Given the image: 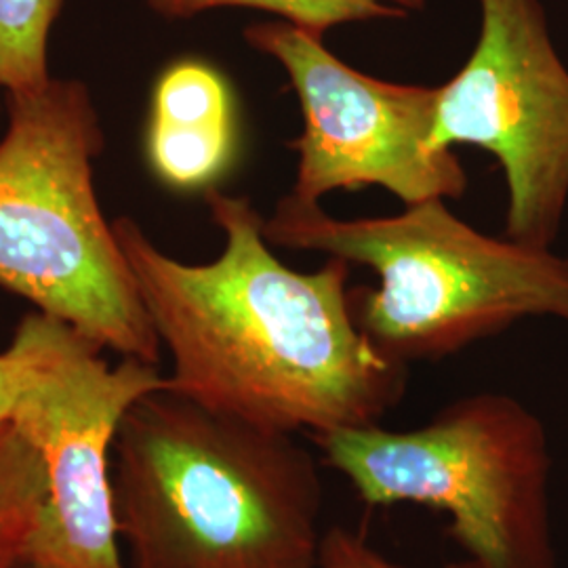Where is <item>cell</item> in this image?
Segmentation results:
<instances>
[{"label": "cell", "instance_id": "cell-14", "mask_svg": "<svg viewBox=\"0 0 568 568\" xmlns=\"http://www.w3.org/2000/svg\"><path fill=\"white\" fill-rule=\"evenodd\" d=\"M18 394V373L11 354L4 349L0 354V424L11 419V410Z\"/></svg>", "mask_w": 568, "mask_h": 568}, {"label": "cell", "instance_id": "cell-3", "mask_svg": "<svg viewBox=\"0 0 568 568\" xmlns=\"http://www.w3.org/2000/svg\"><path fill=\"white\" fill-rule=\"evenodd\" d=\"M272 246L316 251L377 272L352 288L354 318L387 356L438 361L530 316L568 325V257L478 232L447 201L406 204L400 215L337 220L291 192L264 220Z\"/></svg>", "mask_w": 568, "mask_h": 568}, {"label": "cell", "instance_id": "cell-5", "mask_svg": "<svg viewBox=\"0 0 568 568\" xmlns=\"http://www.w3.org/2000/svg\"><path fill=\"white\" fill-rule=\"evenodd\" d=\"M366 506L415 504L485 568H558L549 516L548 432L508 394H474L429 424L344 427L314 436Z\"/></svg>", "mask_w": 568, "mask_h": 568}, {"label": "cell", "instance_id": "cell-13", "mask_svg": "<svg viewBox=\"0 0 568 568\" xmlns=\"http://www.w3.org/2000/svg\"><path fill=\"white\" fill-rule=\"evenodd\" d=\"M318 568H405L392 562L384 554L371 548L365 537L347 530V528H331L326 530L321 548V565ZM445 568H485L476 560L467 558L462 562H453Z\"/></svg>", "mask_w": 568, "mask_h": 568}, {"label": "cell", "instance_id": "cell-11", "mask_svg": "<svg viewBox=\"0 0 568 568\" xmlns=\"http://www.w3.org/2000/svg\"><path fill=\"white\" fill-rule=\"evenodd\" d=\"M166 20H190L213 9H255L272 13L304 32H326L354 21L405 20L426 9V0H145Z\"/></svg>", "mask_w": 568, "mask_h": 568}, {"label": "cell", "instance_id": "cell-12", "mask_svg": "<svg viewBox=\"0 0 568 568\" xmlns=\"http://www.w3.org/2000/svg\"><path fill=\"white\" fill-rule=\"evenodd\" d=\"M63 0H0V91L21 95L51 81L49 39Z\"/></svg>", "mask_w": 568, "mask_h": 568}, {"label": "cell", "instance_id": "cell-1", "mask_svg": "<svg viewBox=\"0 0 568 568\" xmlns=\"http://www.w3.org/2000/svg\"><path fill=\"white\" fill-rule=\"evenodd\" d=\"M224 251L209 264L166 255L131 217L114 234L169 349V387L272 432L314 436L377 426L406 389V365L354 318L349 264L328 257L295 272L272 253L264 215L246 196L206 190Z\"/></svg>", "mask_w": 568, "mask_h": 568}, {"label": "cell", "instance_id": "cell-4", "mask_svg": "<svg viewBox=\"0 0 568 568\" xmlns=\"http://www.w3.org/2000/svg\"><path fill=\"white\" fill-rule=\"evenodd\" d=\"M100 116L87 87L51 79L9 95L0 142V286L122 358L161 361L114 225L93 185Z\"/></svg>", "mask_w": 568, "mask_h": 568}, {"label": "cell", "instance_id": "cell-6", "mask_svg": "<svg viewBox=\"0 0 568 568\" xmlns=\"http://www.w3.org/2000/svg\"><path fill=\"white\" fill-rule=\"evenodd\" d=\"M18 394L11 422L41 457L47 501L28 551L39 568H129L112 506V450L126 410L169 387L159 365L122 358L32 312L7 347Z\"/></svg>", "mask_w": 568, "mask_h": 568}, {"label": "cell", "instance_id": "cell-15", "mask_svg": "<svg viewBox=\"0 0 568 568\" xmlns=\"http://www.w3.org/2000/svg\"><path fill=\"white\" fill-rule=\"evenodd\" d=\"M20 568H39V567H34V565H28V562H26V565H21Z\"/></svg>", "mask_w": 568, "mask_h": 568}, {"label": "cell", "instance_id": "cell-2", "mask_svg": "<svg viewBox=\"0 0 568 568\" xmlns=\"http://www.w3.org/2000/svg\"><path fill=\"white\" fill-rule=\"evenodd\" d=\"M129 568H318L323 483L293 434L145 394L112 450Z\"/></svg>", "mask_w": 568, "mask_h": 568}, {"label": "cell", "instance_id": "cell-10", "mask_svg": "<svg viewBox=\"0 0 568 568\" xmlns=\"http://www.w3.org/2000/svg\"><path fill=\"white\" fill-rule=\"evenodd\" d=\"M44 501L41 457L9 419L0 424V568L28 562Z\"/></svg>", "mask_w": 568, "mask_h": 568}, {"label": "cell", "instance_id": "cell-9", "mask_svg": "<svg viewBox=\"0 0 568 568\" xmlns=\"http://www.w3.org/2000/svg\"><path fill=\"white\" fill-rule=\"evenodd\" d=\"M236 110L224 74L203 60L171 63L154 87L148 161L173 190H211L234 163Z\"/></svg>", "mask_w": 568, "mask_h": 568}, {"label": "cell", "instance_id": "cell-7", "mask_svg": "<svg viewBox=\"0 0 568 568\" xmlns=\"http://www.w3.org/2000/svg\"><path fill=\"white\" fill-rule=\"evenodd\" d=\"M480 37L438 87L434 150L476 145L504 169V236L551 248L568 204V68L539 0H480Z\"/></svg>", "mask_w": 568, "mask_h": 568}, {"label": "cell", "instance_id": "cell-8", "mask_svg": "<svg viewBox=\"0 0 568 568\" xmlns=\"http://www.w3.org/2000/svg\"><path fill=\"white\" fill-rule=\"evenodd\" d=\"M244 41L281 63L300 100L304 129L286 143L297 152L293 196L321 203L335 190L379 185L406 206L466 194L457 154L429 145L438 87L368 77L286 21L255 23Z\"/></svg>", "mask_w": 568, "mask_h": 568}]
</instances>
